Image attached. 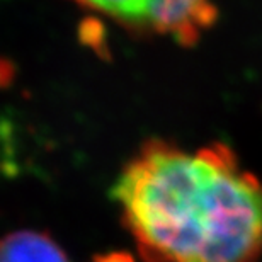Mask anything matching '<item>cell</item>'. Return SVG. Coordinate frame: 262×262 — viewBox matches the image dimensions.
<instances>
[{"instance_id": "obj_4", "label": "cell", "mask_w": 262, "mask_h": 262, "mask_svg": "<svg viewBox=\"0 0 262 262\" xmlns=\"http://www.w3.org/2000/svg\"><path fill=\"white\" fill-rule=\"evenodd\" d=\"M97 262H131V260L126 259V257H121V255H113V257H107V259L97 260Z\"/></svg>"}, {"instance_id": "obj_2", "label": "cell", "mask_w": 262, "mask_h": 262, "mask_svg": "<svg viewBox=\"0 0 262 262\" xmlns=\"http://www.w3.org/2000/svg\"><path fill=\"white\" fill-rule=\"evenodd\" d=\"M133 34L164 36L184 46L216 20V0H68Z\"/></svg>"}, {"instance_id": "obj_1", "label": "cell", "mask_w": 262, "mask_h": 262, "mask_svg": "<svg viewBox=\"0 0 262 262\" xmlns=\"http://www.w3.org/2000/svg\"><path fill=\"white\" fill-rule=\"evenodd\" d=\"M113 196L145 262L262 255V182L225 145L148 141L123 167Z\"/></svg>"}, {"instance_id": "obj_3", "label": "cell", "mask_w": 262, "mask_h": 262, "mask_svg": "<svg viewBox=\"0 0 262 262\" xmlns=\"http://www.w3.org/2000/svg\"><path fill=\"white\" fill-rule=\"evenodd\" d=\"M0 262H68V259L48 235L23 230L0 238Z\"/></svg>"}]
</instances>
